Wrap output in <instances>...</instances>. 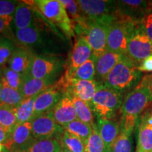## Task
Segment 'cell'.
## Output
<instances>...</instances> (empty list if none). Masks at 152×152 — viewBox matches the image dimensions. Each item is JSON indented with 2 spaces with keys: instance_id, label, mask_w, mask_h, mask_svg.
<instances>
[{
  "instance_id": "1",
  "label": "cell",
  "mask_w": 152,
  "mask_h": 152,
  "mask_svg": "<svg viewBox=\"0 0 152 152\" xmlns=\"http://www.w3.org/2000/svg\"><path fill=\"white\" fill-rule=\"evenodd\" d=\"M151 102L152 99L149 89L142 80L137 86L127 93L123 97L120 109L121 132L132 135L135 128L138 127L142 115Z\"/></svg>"
},
{
  "instance_id": "2",
  "label": "cell",
  "mask_w": 152,
  "mask_h": 152,
  "mask_svg": "<svg viewBox=\"0 0 152 152\" xmlns=\"http://www.w3.org/2000/svg\"><path fill=\"white\" fill-rule=\"evenodd\" d=\"M138 66L128 55H123L104 80L103 85L120 92H129L142 79V73L138 69Z\"/></svg>"
},
{
  "instance_id": "3",
  "label": "cell",
  "mask_w": 152,
  "mask_h": 152,
  "mask_svg": "<svg viewBox=\"0 0 152 152\" xmlns=\"http://www.w3.org/2000/svg\"><path fill=\"white\" fill-rule=\"evenodd\" d=\"M123 94L101 84L91 102L90 106L97 119H112L120 110Z\"/></svg>"
},
{
  "instance_id": "4",
  "label": "cell",
  "mask_w": 152,
  "mask_h": 152,
  "mask_svg": "<svg viewBox=\"0 0 152 152\" xmlns=\"http://www.w3.org/2000/svg\"><path fill=\"white\" fill-rule=\"evenodd\" d=\"M34 5L45 18L58 26L68 37H73V22L60 0H37L34 1Z\"/></svg>"
},
{
  "instance_id": "5",
  "label": "cell",
  "mask_w": 152,
  "mask_h": 152,
  "mask_svg": "<svg viewBox=\"0 0 152 152\" xmlns=\"http://www.w3.org/2000/svg\"><path fill=\"white\" fill-rule=\"evenodd\" d=\"M77 1L87 21L109 25L117 17V1L78 0Z\"/></svg>"
},
{
  "instance_id": "6",
  "label": "cell",
  "mask_w": 152,
  "mask_h": 152,
  "mask_svg": "<svg viewBox=\"0 0 152 152\" xmlns=\"http://www.w3.org/2000/svg\"><path fill=\"white\" fill-rule=\"evenodd\" d=\"M135 24L118 16L109 25L107 36V51L120 54H126L129 37Z\"/></svg>"
},
{
  "instance_id": "7",
  "label": "cell",
  "mask_w": 152,
  "mask_h": 152,
  "mask_svg": "<svg viewBox=\"0 0 152 152\" xmlns=\"http://www.w3.org/2000/svg\"><path fill=\"white\" fill-rule=\"evenodd\" d=\"M126 54L138 65L152 55V42L144 33L141 23H135L132 28Z\"/></svg>"
},
{
  "instance_id": "8",
  "label": "cell",
  "mask_w": 152,
  "mask_h": 152,
  "mask_svg": "<svg viewBox=\"0 0 152 152\" xmlns=\"http://www.w3.org/2000/svg\"><path fill=\"white\" fill-rule=\"evenodd\" d=\"M109 25L99 22L87 21V26L82 37H84L92 50V56L98 58L107 51Z\"/></svg>"
},
{
  "instance_id": "9",
  "label": "cell",
  "mask_w": 152,
  "mask_h": 152,
  "mask_svg": "<svg viewBox=\"0 0 152 152\" xmlns=\"http://www.w3.org/2000/svg\"><path fill=\"white\" fill-rule=\"evenodd\" d=\"M64 93L68 92L72 96L79 98L87 104H91L95 93L97 91L99 86L102 83H99L95 80H83L68 79L64 77L58 82Z\"/></svg>"
},
{
  "instance_id": "10",
  "label": "cell",
  "mask_w": 152,
  "mask_h": 152,
  "mask_svg": "<svg viewBox=\"0 0 152 152\" xmlns=\"http://www.w3.org/2000/svg\"><path fill=\"white\" fill-rule=\"evenodd\" d=\"M151 10V1L142 0L117 1L118 16L134 23H141Z\"/></svg>"
},
{
  "instance_id": "11",
  "label": "cell",
  "mask_w": 152,
  "mask_h": 152,
  "mask_svg": "<svg viewBox=\"0 0 152 152\" xmlns=\"http://www.w3.org/2000/svg\"><path fill=\"white\" fill-rule=\"evenodd\" d=\"M30 123L35 139L54 137L56 134H60L64 130L55 121L52 111L37 115Z\"/></svg>"
},
{
  "instance_id": "12",
  "label": "cell",
  "mask_w": 152,
  "mask_h": 152,
  "mask_svg": "<svg viewBox=\"0 0 152 152\" xmlns=\"http://www.w3.org/2000/svg\"><path fill=\"white\" fill-rule=\"evenodd\" d=\"M58 67L59 64L54 58L35 55L27 75L36 79L51 80Z\"/></svg>"
},
{
  "instance_id": "13",
  "label": "cell",
  "mask_w": 152,
  "mask_h": 152,
  "mask_svg": "<svg viewBox=\"0 0 152 152\" xmlns=\"http://www.w3.org/2000/svg\"><path fill=\"white\" fill-rule=\"evenodd\" d=\"M61 89L58 84L51 86L36 96L34 104L35 117L46 112L53 111L61 99Z\"/></svg>"
},
{
  "instance_id": "14",
  "label": "cell",
  "mask_w": 152,
  "mask_h": 152,
  "mask_svg": "<svg viewBox=\"0 0 152 152\" xmlns=\"http://www.w3.org/2000/svg\"><path fill=\"white\" fill-rule=\"evenodd\" d=\"M34 140L31 123L17 124L11 133L9 143L5 147L9 149L26 151Z\"/></svg>"
},
{
  "instance_id": "15",
  "label": "cell",
  "mask_w": 152,
  "mask_h": 152,
  "mask_svg": "<svg viewBox=\"0 0 152 152\" xmlns=\"http://www.w3.org/2000/svg\"><path fill=\"white\" fill-rule=\"evenodd\" d=\"M52 112L56 123L62 128L77 119L72 96L68 92L64 93Z\"/></svg>"
},
{
  "instance_id": "16",
  "label": "cell",
  "mask_w": 152,
  "mask_h": 152,
  "mask_svg": "<svg viewBox=\"0 0 152 152\" xmlns=\"http://www.w3.org/2000/svg\"><path fill=\"white\" fill-rule=\"evenodd\" d=\"M137 145L144 152L152 151V111H144L138 125Z\"/></svg>"
},
{
  "instance_id": "17",
  "label": "cell",
  "mask_w": 152,
  "mask_h": 152,
  "mask_svg": "<svg viewBox=\"0 0 152 152\" xmlns=\"http://www.w3.org/2000/svg\"><path fill=\"white\" fill-rule=\"evenodd\" d=\"M35 54L28 48L16 47L8 64V67L17 73L27 75Z\"/></svg>"
},
{
  "instance_id": "18",
  "label": "cell",
  "mask_w": 152,
  "mask_h": 152,
  "mask_svg": "<svg viewBox=\"0 0 152 152\" xmlns=\"http://www.w3.org/2000/svg\"><path fill=\"white\" fill-rule=\"evenodd\" d=\"M34 1H19L15 11L13 25L15 30H21L30 27L32 25L35 24V18H34V11L35 7Z\"/></svg>"
},
{
  "instance_id": "19",
  "label": "cell",
  "mask_w": 152,
  "mask_h": 152,
  "mask_svg": "<svg viewBox=\"0 0 152 152\" xmlns=\"http://www.w3.org/2000/svg\"><path fill=\"white\" fill-rule=\"evenodd\" d=\"M122 56L123 54L106 51L99 57L95 58L96 77L98 80L102 83V84H103L104 80L112 71L114 66L121 60Z\"/></svg>"
},
{
  "instance_id": "20",
  "label": "cell",
  "mask_w": 152,
  "mask_h": 152,
  "mask_svg": "<svg viewBox=\"0 0 152 152\" xmlns=\"http://www.w3.org/2000/svg\"><path fill=\"white\" fill-rule=\"evenodd\" d=\"M92 56V50L84 37H80L74 45L72 50L69 69L67 73H71L79 66L88 61Z\"/></svg>"
},
{
  "instance_id": "21",
  "label": "cell",
  "mask_w": 152,
  "mask_h": 152,
  "mask_svg": "<svg viewBox=\"0 0 152 152\" xmlns=\"http://www.w3.org/2000/svg\"><path fill=\"white\" fill-rule=\"evenodd\" d=\"M98 132L106 147L111 151V148L121 133L120 123L112 119H97Z\"/></svg>"
},
{
  "instance_id": "22",
  "label": "cell",
  "mask_w": 152,
  "mask_h": 152,
  "mask_svg": "<svg viewBox=\"0 0 152 152\" xmlns=\"http://www.w3.org/2000/svg\"><path fill=\"white\" fill-rule=\"evenodd\" d=\"M41 40L40 30L35 23L24 29L15 30L14 42L18 45L17 47L28 48L37 45Z\"/></svg>"
},
{
  "instance_id": "23",
  "label": "cell",
  "mask_w": 152,
  "mask_h": 152,
  "mask_svg": "<svg viewBox=\"0 0 152 152\" xmlns=\"http://www.w3.org/2000/svg\"><path fill=\"white\" fill-rule=\"evenodd\" d=\"M51 86V80L36 79L28 75H25L20 93L23 99L33 97L47 90Z\"/></svg>"
},
{
  "instance_id": "24",
  "label": "cell",
  "mask_w": 152,
  "mask_h": 152,
  "mask_svg": "<svg viewBox=\"0 0 152 152\" xmlns=\"http://www.w3.org/2000/svg\"><path fill=\"white\" fill-rule=\"evenodd\" d=\"M24 99L20 92L11 87L3 77L0 90V104L18 107Z\"/></svg>"
},
{
  "instance_id": "25",
  "label": "cell",
  "mask_w": 152,
  "mask_h": 152,
  "mask_svg": "<svg viewBox=\"0 0 152 152\" xmlns=\"http://www.w3.org/2000/svg\"><path fill=\"white\" fill-rule=\"evenodd\" d=\"M95 76H96L95 58L92 56L90 59L82 64L74 71L71 73L66 72L65 77L68 79L92 80H94Z\"/></svg>"
},
{
  "instance_id": "26",
  "label": "cell",
  "mask_w": 152,
  "mask_h": 152,
  "mask_svg": "<svg viewBox=\"0 0 152 152\" xmlns=\"http://www.w3.org/2000/svg\"><path fill=\"white\" fill-rule=\"evenodd\" d=\"M61 145L54 137L35 139L26 152H59Z\"/></svg>"
},
{
  "instance_id": "27",
  "label": "cell",
  "mask_w": 152,
  "mask_h": 152,
  "mask_svg": "<svg viewBox=\"0 0 152 152\" xmlns=\"http://www.w3.org/2000/svg\"><path fill=\"white\" fill-rule=\"evenodd\" d=\"M37 96L24 99L17 107L16 117L18 124L31 122L32 120L35 118L34 104H35V100Z\"/></svg>"
},
{
  "instance_id": "28",
  "label": "cell",
  "mask_w": 152,
  "mask_h": 152,
  "mask_svg": "<svg viewBox=\"0 0 152 152\" xmlns=\"http://www.w3.org/2000/svg\"><path fill=\"white\" fill-rule=\"evenodd\" d=\"M17 107L0 104V124L11 134L17 123Z\"/></svg>"
},
{
  "instance_id": "29",
  "label": "cell",
  "mask_w": 152,
  "mask_h": 152,
  "mask_svg": "<svg viewBox=\"0 0 152 152\" xmlns=\"http://www.w3.org/2000/svg\"><path fill=\"white\" fill-rule=\"evenodd\" d=\"M74 106L77 119L93 127L95 125L94 122L93 111L90 104L83 102L75 96H72Z\"/></svg>"
},
{
  "instance_id": "30",
  "label": "cell",
  "mask_w": 152,
  "mask_h": 152,
  "mask_svg": "<svg viewBox=\"0 0 152 152\" xmlns=\"http://www.w3.org/2000/svg\"><path fill=\"white\" fill-rule=\"evenodd\" d=\"M64 128L68 132L78 137L82 141L84 142L85 145L92 132V126L78 119H76L73 122L70 123Z\"/></svg>"
},
{
  "instance_id": "31",
  "label": "cell",
  "mask_w": 152,
  "mask_h": 152,
  "mask_svg": "<svg viewBox=\"0 0 152 152\" xmlns=\"http://www.w3.org/2000/svg\"><path fill=\"white\" fill-rule=\"evenodd\" d=\"M85 148V152H111L101 137L96 124L92 127V134L87 140Z\"/></svg>"
},
{
  "instance_id": "32",
  "label": "cell",
  "mask_w": 152,
  "mask_h": 152,
  "mask_svg": "<svg viewBox=\"0 0 152 152\" xmlns=\"http://www.w3.org/2000/svg\"><path fill=\"white\" fill-rule=\"evenodd\" d=\"M60 145L72 152H85L84 142L78 137L66 130H64L62 133Z\"/></svg>"
},
{
  "instance_id": "33",
  "label": "cell",
  "mask_w": 152,
  "mask_h": 152,
  "mask_svg": "<svg viewBox=\"0 0 152 152\" xmlns=\"http://www.w3.org/2000/svg\"><path fill=\"white\" fill-rule=\"evenodd\" d=\"M16 47L14 41L5 37L3 38L0 42V69L8 66L9 60Z\"/></svg>"
},
{
  "instance_id": "34",
  "label": "cell",
  "mask_w": 152,
  "mask_h": 152,
  "mask_svg": "<svg viewBox=\"0 0 152 152\" xmlns=\"http://www.w3.org/2000/svg\"><path fill=\"white\" fill-rule=\"evenodd\" d=\"M1 71H2L3 77L5 79L9 86L14 90L20 92L25 75L13 71L8 66L2 68Z\"/></svg>"
},
{
  "instance_id": "35",
  "label": "cell",
  "mask_w": 152,
  "mask_h": 152,
  "mask_svg": "<svg viewBox=\"0 0 152 152\" xmlns=\"http://www.w3.org/2000/svg\"><path fill=\"white\" fill-rule=\"evenodd\" d=\"M111 152H132V135L121 132L112 145Z\"/></svg>"
},
{
  "instance_id": "36",
  "label": "cell",
  "mask_w": 152,
  "mask_h": 152,
  "mask_svg": "<svg viewBox=\"0 0 152 152\" xmlns=\"http://www.w3.org/2000/svg\"><path fill=\"white\" fill-rule=\"evenodd\" d=\"M19 1L0 0V18L11 24Z\"/></svg>"
},
{
  "instance_id": "37",
  "label": "cell",
  "mask_w": 152,
  "mask_h": 152,
  "mask_svg": "<svg viewBox=\"0 0 152 152\" xmlns=\"http://www.w3.org/2000/svg\"><path fill=\"white\" fill-rule=\"evenodd\" d=\"M141 26L144 33L152 42V10L143 19Z\"/></svg>"
},
{
  "instance_id": "38",
  "label": "cell",
  "mask_w": 152,
  "mask_h": 152,
  "mask_svg": "<svg viewBox=\"0 0 152 152\" xmlns=\"http://www.w3.org/2000/svg\"><path fill=\"white\" fill-rule=\"evenodd\" d=\"M0 35L12 39V38H11L12 32H11V23L1 18H0Z\"/></svg>"
},
{
  "instance_id": "39",
  "label": "cell",
  "mask_w": 152,
  "mask_h": 152,
  "mask_svg": "<svg viewBox=\"0 0 152 152\" xmlns=\"http://www.w3.org/2000/svg\"><path fill=\"white\" fill-rule=\"evenodd\" d=\"M138 69L142 72H152V55L144 59L140 65Z\"/></svg>"
},
{
  "instance_id": "40",
  "label": "cell",
  "mask_w": 152,
  "mask_h": 152,
  "mask_svg": "<svg viewBox=\"0 0 152 152\" xmlns=\"http://www.w3.org/2000/svg\"><path fill=\"white\" fill-rule=\"evenodd\" d=\"M10 134L7 132L4 127L0 124V144L4 146H7L9 143Z\"/></svg>"
},
{
  "instance_id": "41",
  "label": "cell",
  "mask_w": 152,
  "mask_h": 152,
  "mask_svg": "<svg viewBox=\"0 0 152 152\" xmlns=\"http://www.w3.org/2000/svg\"><path fill=\"white\" fill-rule=\"evenodd\" d=\"M142 80L144 82V83L147 85V88L149 89L150 94H151L152 99V74H151V75H145L144 77H142Z\"/></svg>"
},
{
  "instance_id": "42",
  "label": "cell",
  "mask_w": 152,
  "mask_h": 152,
  "mask_svg": "<svg viewBox=\"0 0 152 152\" xmlns=\"http://www.w3.org/2000/svg\"><path fill=\"white\" fill-rule=\"evenodd\" d=\"M59 152H72L71 151H69L68 149H66L64 147H62V146H61V149H60V151Z\"/></svg>"
},
{
  "instance_id": "43",
  "label": "cell",
  "mask_w": 152,
  "mask_h": 152,
  "mask_svg": "<svg viewBox=\"0 0 152 152\" xmlns=\"http://www.w3.org/2000/svg\"><path fill=\"white\" fill-rule=\"evenodd\" d=\"M1 152H12V151H11V150L9 149V148H7V147H5V146H4L2 151H1Z\"/></svg>"
},
{
  "instance_id": "44",
  "label": "cell",
  "mask_w": 152,
  "mask_h": 152,
  "mask_svg": "<svg viewBox=\"0 0 152 152\" xmlns=\"http://www.w3.org/2000/svg\"><path fill=\"white\" fill-rule=\"evenodd\" d=\"M1 79H2V71L1 69H0V90L1 87Z\"/></svg>"
},
{
  "instance_id": "45",
  "label": "cell",
  "mask_w": 152,
  "mask_h": 152,
  "mask_svg": "<svg viewBox=\"0 0 152 152\" xmlns=\"http://www.w3.org/2000/svg\"><path fill=\"white\" fill-rule=\"evenodd\" d=\"M12 152H26V151H22L19 149H10Z\"/></svg>"
},
{
  "instance_id": "46",
  "label": "cell",
  "mask_w": 152,
  "mask_h": 152,
  "mask_svg": "<svg viewBox=\"0 0 152 152\" xmlns=\"http://www.w3.org/2000/svg\"><path fill=\"white\" fill-rule=\"evenodd\" d=\"M135 152H144L143 151H142V150L140 149V148H139L138 147H137V148H136V151H135Z\"/></svg>"
},
{
  "instance_id": "47",
  "label": "cell",
  "mask_w": 152,
  "mask_h": 152,
  "mask_svg": "<svg viewBox=\"0 0 152 152\" xmlns=\"http://www.w3.org/2000/svg\"><path fill=\"white\" fill-rule=\"evenodd\" d=\"M3 147H4V145H2V144H0V152L2 151Z\"/></svg>"
},
{
  "instance_id": "48",
  "label": "cell",
  "mask_w": 152,
  "mask_h": 152,
  "mask_svg": "<svg viewBox=\"0 0 152 152\" xmlns=\"http://www.w3.org/2000/svg\"><path fill=\"white\" fill-rule=\"evenodd\" d=\"M4 37V36H3V35H0V42H1V40H2Z\"/></svg>"
},
{
  "instance_id": "49",
  "label": "cell",
  "mask_w": 152,
  "mask_h": 152,
  "mask_svg": "<svg viewBox=\"0 0 152 152\" xmlns=\"http://www.w3.org/2000/svg\"><path fill=\"white\" fill-rule=\"evenodd\" d=\"M151 152H152V151H151Z\"/></svg>"
}]
</instances>
